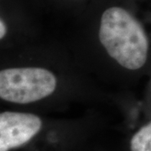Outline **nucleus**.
I'll use <instances>...</instances> for the list:
<instances>
[{
	"label": "nucleus",
	"mask_w": 151,
	"mask_h": 151,
	"mask_svg": "<svg viewBox=\"0 0 151 151\" xmlns=\"http://www.w3.org/2000/svg\"><path fill=\"white\" fill-rule=\"evenodd\" d=\"M98 36L108 55L129 70L145 64L149 40L141 24L124 9L109 8L102 15Z\"/></svg>",
	"instance_id": "obj_1"
},
{
	"label": "nucleus",
	"mask_w": 151,
	"mask_h": 151,
	"mask_svg": "<svg viewBox=\"0 0 151 151\" xmlns=\"http://www.w3.org/2000/svg\"><path fill=\"white\" fill-rule=\"evenodd\" d=\"M55 87V76L44 68H9L0 71V97L7 102L34 103L52 94Z\"/></svg>",
	"instance_id": "obj_2"
},
{
	"label": "nucleus",
	"mask_w": 151,
	"mask_h": 151,
	"mask_svg": "<svg viewBox=\"0 0 151 151\" xmlns=\"http://www.w3.org/2000/svg\"><path fill=\"white\" fill-rule=\"evenodd\" d=\"M42 121L32 113L4 112L0 114V151L20 147L37 134Z\"/></svg>",
	"instance_id": "obj_3"
},
{
	"label": "nucleus",
	"mask_w": 151,
	"mask_h": 151,
	"mask_svg": "<svg viewBox=\"0 0 151 151\" xmlns=\"http://www.w3.org/2000/svg\"><path fill=\"white\" fill-rule=\"evenodd\" d=\"M130 149L131 151H151V122L133 136Z\"/></svg>",
	"instance_id": "obj_4"
},
{
	"label": "nucleus",
	"mask_w": 151,
	"mask_h": 151,
	"mask_svg": "<svg viewBox=\"0 0 151 151\" xmlns=\"http://www.w3.org/2000/svg\"><path fill=\"white\" fill-rule=\"evenodd\" d=\"M6 32H7V28H6L5 24L1 19L0 20V39H3L5 36Z\"/></svg>",
	"instance_id": "obj_5"
}]
</instances>
